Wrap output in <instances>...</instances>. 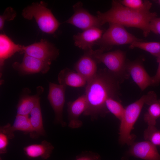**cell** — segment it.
<instances>
[{"label": "cell", "mask_w": 160, "mask_h": 160, "mask_svg": "<svg viewBox=\"0 0 160 160\" xmlns=\"http://www.w3.org/2000/svg\"><path fill=\"white\" fill-rule=\"evenodd\" d=\"M120 81L106 68L98 70L94 78L87 83L85 93L87 107L83 114L92 120L104 117L109 113L107 100L113 98L119 100Z\"/></svg>", "instance_id": "1"}, {"label": "cell", "mask_w": 160, "mask_h": 160, "mask_svg": "<svg viewBox=\"0 0 160 160\" xmlns=\"http://www.w3.org/2000/svg\"><path fill=\"white\" fill-rule=\"evenodd\" d=\"M157 16L156 12L131 9L122 5L119 1L116 0L112 1L111 7L108 11L97 12V17L102 25L107 23H113L128 27L137 28L142 31L145 37L151 32L149 25L151 21Z\"/></svg>", "instance_id": "2"}, {"label": "cell", "mask_w": 160, "mask_h": 160, "mask_svg": "<svg viewBox=\"0 0 160 160\" xmlns=\"http://www.w3.org/2000/svg\"><path fill=\"white\" fill-rule=\"evenodd\" d=\"M154 96V92L151 91L139 99L124 108L119 129V142L122 145H131L134 142L135 136L131 134L134 125L138 119L143 105H149Z\"/></svg>", "instance_id": "3"}, {"label": "cell", "mask_w": 160, "mask_h": 160, "mask_svg": "<svg viewBox=\"0 0 160 160\" xmlns=\"http://www.w3.org/2000/svg\"><path fill=\"white\" fill-rule=\"evenodd\" d=\"M22 15L25 19L31 20L34 18L40 29L49 34L54 33L60 23L47 7V4L43 1L33 2L25 7Z\"/></svg>", "instance_id": "4"}, {"label": "cell", "mask_w": 160, "mask_h": 160, "mask_svg": "<svg viewBox=\"0 0 160 160\" xmlns=\"http://www.w3.org/2000/svg\"><path fill=\"white\" fill-rule=\"evenodd\" d=\"M101 49L93 50L92 54L98 63H102L120 82L129 77L126 69L124 53L117 50L106 53Z\"/></svg>", "instance_id": "5"}, {"label": "cell", "mask_w": 160, "mask_h": 160, "mask_svg": "<svg viewBox=\"0 0 160 160\" xmlns=\"http://www.w3.org/2000/svg\"><path fill=\"white\" fill-rule=\"evenodd\" d=\"M109 27L96 44L104 51L114 45L131 44L141 40L128 32L124 26L116 23H109Z\"/></svg>", "instance_id": "6"}, {"label": "cell", "mask_w": 160, "mask_h": 160, "mask_svg": "<svg viewBox=\"0 0 160 160\" xmlns=\"http://www.w3.org/2000/svg\"><path fill=\"white\" fill-rule=\"evenodd\" d=\"M21 53L39 59L51 65L58 56V49L54 45L45 39L29 45L23 46Z\"/></svg>", "instance_id": "7"}, {"label": "cell", "mask_w": 160, "mask_h": 160, "mask_svg": "<svg viewBox=\"0 0 160 160\" xmlns=\"http://www.w3.org/2000/svg\"><path fill=\"white\" fill-rule=\"evenodd\" d=\"M73 15L65 22L84 31L93 28H99L102 25L97 16L90 14L84 8L83 4L79 1L73 6Z\"/></svg>", "instance_id": "8"}, {"label": "cell", "mask_w": 160, "mask_h": 160, "mask_svg": "<svg viewBox=\"0 0 160 160\" xmlns=\"http://www.w3.org/2000/svg\"><path fill=\"white\" fill-rule=\"evenodd\" d=\"M66 87L63 85L49 83L48 99L55 112L56 122L63 127L65 125L63 119V113Z\"/></svg>", "instance_id": "9"}, {"label": "cell", "mask_w": 160, "mask_h": 160, "mask_svg": "<svg viewBox=\"0 0 160 160\" xmlns=\"http://www.w3.org/2000/svg\"><path fill=\"white\" fill-rule=\"evenodd\" d=\"M50 64L33 57L24 54L21 63L16 62L13 68L20 74L26 75L41 73H47L50 69Z\"/></svg>", "instance_id": "10"}, {"label": "cell", "mask_w": 160, "mask_h": 160, "mask_svg": "<svg viewBox=\"0 0 160 160\" xmlns=\"http://www.w3.org/2000/svg\"><path fill=\"white\" fill-rule=\"evenodd\" d=\"M93 50L84 52L74 66V70L85 79L87 83L94 78L98 71V63L92 55Z\"/></svg>", "instance_id": "11"}, {"label": "cell", "mask_w": 160, "mask_h": 160, "mask_svg": "<svg viewBox=\"0 0 160 160\" xmlns=\"http://www.w3.org/2000/svg\"><path fill=\"white\" fill-rule=\"evenodd\" d=\"M103 32L99 28H93L78 33L73 36L74 44L84 52L91 51L93 50V46L101 38Z\"/></svg>", "instance_id": "12"}, {"label": "cell", "mask_w": 160, "mask_h": 160, "mask_svg": "<svg viewBox=\"0 0 160 160\" xmlns=\"http://www.w3.org/2000/svg\"><path fill=\"white\" fill-rule=\"evenodd\" d=\"M67 105L68 126L72 129L81 127L83 123L79 119V117L82 113L83 114L87 107L85 94L80 96L73 101L68 102Z\"/></svg>", "instance_id": "13"}, {"label": "cell", "mask_w": 160, "mask_h": 160, "mask_svg": "<svg viewBox=\"0 0 160 160\" xmlns=\"http://www.w3.org/2000/svg\"><path fill=\"white\" fill-rule=\"evenodd\" d=\"M129 151L130 155L144 160H160L156 146L148 141L134 142Z\"/></svg>", "instance_id": "14"}, {"label": "cell", "mask_w": 160, "mask_h": 160, "mask_svg": "<svg viewBox=\"0 0 160 160\" xmlns=\"http://www.w3.org/2000/svg\"><path fill=\"white\" fill-rule=\"evenodd\" d=\"M126 69L134 81L142 90L152 85V77L149 75L140 61L126 63Z\"/></svg>", "instance_id": "15"}, {"label": "cell", "mask_w": 160, "mask_h": 160, "mask_svg": "<svg viewBox=\"0 0 160 160\" xmlns=\"http://www.w3.org/2000/svg\"><path fill=\"white\" fill-rule=\"evenodd\" d=\"M16 131L30 133L31 137H33L34 132L28 116L17 114L12 126L8 124L0 128V132L6 135L10 139L14 137V132Z\"/></svg>", "instance_id": "16"}, {"label": "cell", "mask_w": 160, "mask_h": 160, "mask_svg": "<svg viewBox=\"0 0 160 160\" xmlns=\"http://www.w3.org/2000/svg\"><path fill=\"white\" fill-rule=\"evenodd\" d=\"M23 46L15 44L4 34L0 35V70L4 65L5 60L10 57L15 53H22Z\"/></svg>", "instance_id": "17"}, {"label": "cell", "mask_w": 160, "mask_h": 160, "mask_svg": "<svg viewBox=\"0 0 160 160\" xmlns=\"http://www.w3.org/2000/svg\"><path fill=\"white\" fill-rule=\"evenodd\" d=\"M58 80L60 84L74 87H82L87 84L86 80L80 74L68 68L60 71Z\"/></svg>", "instance_id": "18"}, {"label": "cell", "mask_w": 160, "mask_h": 160, "mask_svg": "<svg viewBox=\"0 0 160 160\" xmlns=\"http://www.w3.org/2000/svg\"><path fill=\"white\" fill-rule=\"evenodd\" d=\"M54 147L46 140L39 144H33L25 147L24 151L25 155L31 158L41 157L43 159L48 158L51 155Z\"/></svg>", "instance_id": "19"}, {"label": "cell", "mask_w": 160, "mask_h": 160, "mask_svg": "<svg viewBox=\"0 0 160 160\" xmlns=\"http://www.w3.org/2000/svg\"><path fill=\"white\" fill-rule=\"evenodd\" d=\"M37 94L33 95H26L23 97L17 107V114L28 116L33 108L40 102L39 95L42 92L41 87L39 88Z\"/></svg>", "instance_id": "20"}, {"label": "cell", "mask_w": 160, "mask_h": 160, "mask_svg": "<svg viewBox=\"0 0 160 160\" xmlns=\"http://www.w3.org/2000/svg\"><path fill=\"white\" fill-rule=\"evenodd\" d=\"M30 121L34 132V136L44 135L45 132L43 126L42 114L39 102L30 113Z\"/></svg>", "instance_id": "21"}, {"label": "cell", "mask_w": 160, "mask_h": 160, "mask_svg": "<svg viewBox=\"0 0 160 160\" xmlns=\"http://www.w3.org/2000/svg\"><path fill=\"white\" fill-rule=\"evenodd\" d=\"M149 106L144 115V120L148 126H155L156 119L160 116V100H155Z\"/></svg>", "instance_id": "22"}, {"label": "cell", "mask_w": 160, "mask_h": 160, "mask_svg": "<svg viewBox=\"0 0 160 160\" xmlns=\"http://www.w3.org/2000/svg\"><path fill=\"white\" fill-rule=\"evenodd\" d=\"M129 48H137L158 57L160 55V42H143L141 41L133 42L130 44Z\"/></svg>", "instance_id": "23"}, {"label": "cell", "mask_w": 160, "mask_h": 160, "mask_svg": "<svg viewBox=\"0 0 160 160\" xmlns=\"http://www.w3.org/2000/svg\"><path fill=\"white\" fill-rule=\"evenodd\" d=\"M119 1L124 6L139 12H149L152 6V3L148 0H122Z\"/></svg>", "instance_id": "24"}, {"label": "cell", "mask_w": 160, "mask_h": 160, "mask_svg": "<svg viewBox=\"0 0 160 160\" xmlns=\"http://www.w3.org/2000/svg\"><path fill=\"white\" fill-rule=\"evenodd\" d=\"M105 105L109 113L111 112L112 113L121 121L123 116L124 108L119 100L110 98L107 100Z\"/></svg>", "instance_id": "25"}, {"label": "cell", "mask_w": 160, "mask_h": 160, "mask_svg": "<svg viewBox=\"0 0 160 160\" xmlns=\"http://www.w3.org/2000/svg\"><path fill=\"white\" fill-rule=\"evenodd\" d=\"M144 137L145 140L149 141L156 146H160V131L155 126H148L144 131Z\"/></svg>", "instance_id": "26"}, {"label": "cell", "mask_w": 160, "mask_h": 160, "mask_svg": "<svg viewBox=\"0 0 160 160\" xmlns=\"http://www.w3.org/2000/svg\"><path fill=\"white\" fill-rule=\"evenodd\" d=\"M17 15L16 12L10 7L7 8L3 14L0 16V30L2 31L6 21H10L14 19Z\"/></svg>", "instance_id": "27"}, {"label": "cell", "mask_w": 160, "mask_h": 160, "mask_svg": "<svg viewBox=\"0 0 160 160\" xmlns=\"http://www.w3.org/2000/svg\"><path fill=\"white\" fill-rule=\"evenodd\" d=\"M149 29L150 31L160 35V17H156L151 21Z\"/></svg>", "instance_id": "28"}, {"label": "cell", "mask_w": 160, "mask_h": 160, "mask_svg": "<svg viewBox=\"0 0 160 160\" xmlns=\"http://www.w3.org/2000/svg\"><path fill=\"white\" fill-rule=\"evenodd\" d=\"M7 136L4 133H0V153L1 154L5 153L7 152V148L8 144Z\"/></svg>", "instance_id": "29"}, {"label": "cell", "mask_w": 160, "mask_h": 160, "mask_svg": "<svg viewBox=\"0 0 160 160\" xmlns=\"http://www.w3.org/2000/svg\"><path fill=\"white\" fill-rule=\"evenodd\" d=\"M75 160H100L99 155L92 152L83 155Z\"/></svg>", "instance_id": "30"}, {"label": "cell", "mask_w": 160, "mask_h": 160, "mask_svg": "<svg viewBox=\"0 0 160 160\" xmlns=\"http://www.w3.org/2000/svg\"><path fill=\"white\" fill-rule=\"evenodd\" d=\"M157 60L158 67L156 74L152 77V85H156L160 82V55L157 57Z\"/></svg>", "instance_id": "31"}, {"label": "cell", "mask_w": 160, "mask_h": 160, "mask_svg": "<svg viewBox=\"0 0 160 160\" xmlns=\"http://www.w3.org/2000/svg\"><path fill=\"white\" fill-rule=\"evenodd\" d=\"M159 4H160V0L159 1Z\"/></svg>", "instance_id": "32"}]
</instances>
